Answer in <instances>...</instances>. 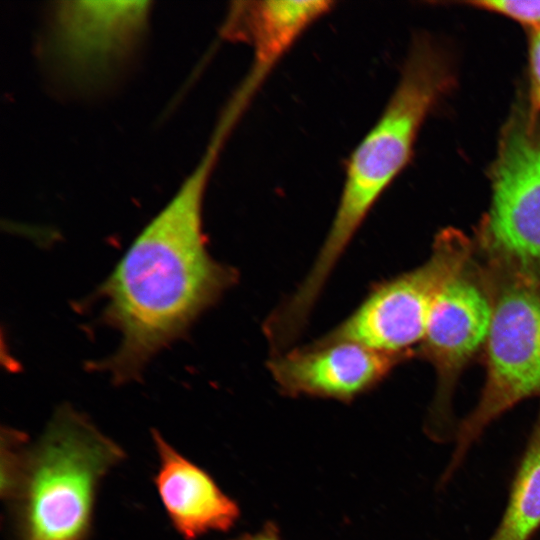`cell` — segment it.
<instances>
[{
  "mask_svg": "<svg viewBox=\"0 0 540 540\" xmlns=\"http://www.w3.org/2000/svg\"><path fill=\"white\" fill-rule=\"evenodd\" d=\"M474 248L464 233L441 231L424 263L375 285L345 320L317 341L355 342L404 361L417 355L436 298L472 259Z\"/></svg>",
  "mask_w": 540,
  "mask_h": 540,
  "instance_id": "obj_5",
  "label": "cell"
},
{
  "mask_svg": "<svg viewBox=\"0 0 540 540\" xmlns=\"http://www.w3.org/2000/svg\"><path fill=\"white\" fill-rule=\"evenodd\" d=\"M540 529V413L512 482L503 517L488 540H530Z\"/></svg>",
  "mask_w": 540,
  "mask_h": 540,
  "instance_id": "obj_12",
  "label": "cell"
},
{
  "mask_svg": "<svg viewBox=\"0 0 540 540\" xmlns=\"http://www.w3.org/2000/svg\"><path fill=\"white\" fill-rule=\"evenodd\" d=\"M230 132L217 123L198 164L100 288L104 320L120 334L103 367L118 382L138 376L238 279L210 255L202 223L206 185Z\"/></svg>",
  "mask_w": 540,
  "mask_h": 540,
  "instance_id": "obj_1",
  "label": "cell"
},
{
  "mask_svg": "<svg viewBox=\"0 0 540 540\" xmlns=\"http://www.w3.org/2000/svg\"><path fill=\"white\" fill-rule=\"evenodd\" d=\"M159 458L154 478L165 511L187 540L230 529L239 517L237 504L202 468L180 454L163 436L152 432Z\"/></svg>",
  "mask_w": 540,
  "mask_h": 540,
  "instance_id": "obj_10",
  "label": "cell"
},
{
  "mask_svg": "<svg viewBox=\"0 0 540 540\" xmlns=\"http://www.w3.org/2000/svg\"><path fill=\"white\" fill-rule=\"evenodd\" d=\"M125 454L85 415L59 407L25 451L5 498L15 540H86L97 490Z\"/></svg>",
  "mask_w": 540,
  "mask_h": 540,
  "instance_id": "obj_3",
  "label": "cell"
},
{
  "mask_svg": "<svg viewBox=\"0 0 540 540\" xmlns=\"http://www.w3.org/2000/svg\"><path fill=\"white\" fill-rule=\"evenodd\" d=\"M334 5L326 0L236 1L229 8L221 35L251 46L253 63L247 77L261 85L304 31Z\"/></svg>",
  "mask_w": 540,
  "mask_h": 540,
  "instance_id": "obj_11",
  "label": "cell"
},
{
  "mask_svg": "<svg viewBox=\"0 0 540 540\" xmlns=\"http://www.w3.org/2000/svg\"><path fill=\"white\" fill-rule=\"evenodd\" d=\"M492 197L478 231L488 263L540 281V118L517 113L492 169Z\"/></svg>",
  "mask_w": 540,
  "mask_h": 540,
  "instance_id": "obj_6",
  "label": "cell"
},
{
  "mask_svg": "<svg viewBox=\"0 0 540 540\" xmlns=\"http://www.w3.org/2000/svg\"><path fill=\"white\" fill-rule=\"evenodd\" d=\"M451 81V71L440 51L427 41H417L383 113L349 158L327 237L293 294L300 308L313 309L370 210L406 166L424 119Z\"/></svg>",
  "mask_w": 540,
  "mask_h": 540,
  "instance_id": "obj_2",
  "label": "cell"
},
{
  "mask_svg": "<svg viewBox=\"0 0 540 540\" xmlns=\"http://www.w3.org/2000/svg\"><path fill=\"white\" fill-rule=\"evenodd\" d=\"M403 361L355 342L315 340L273 354L268 369L286 395L346 402L375 388Z\"/></svg>",
  "mask_w": 540,
  "mask_h": 540,
  "instance_id": "obj_9",
  "label": "cell"
},
{
  "mask_svg": "<svg viewBox=\"0 0 540 540\" xmlns=\"http://www.w3.org/2000/svg\"><path fill=\"white\" fill-rule=\"evenodd\" d=\"M529 63L532 107L540 118V28L534 29L530 38Z\"/></svg>",
  "mask_w": 540,
  "mask_h": 540,
  "instance_id": "obj_14",
  "label": "cell"
},
{
  "mask_svg": "<svg viewBox=\"0 0 540 540\" xmlns=\"http://www.w3.org/2000/svg\"><path fill=\"white\" fill-rule=\"evenodd\" d=\"M233 540H280L278 531L272 525L254 534H247Z\"/></svg>",
  "mask_w": 540,
  "mask_h": 540,
  "instance_id": "obj_15",
  "label": "cell"
},
{
  "mask_svg": "<svg viewBox=\"0 0 540 540\" xmlns=\"http://www.w3.org/2000/svg\"><path fill=\"white\" fill-rule=\"evenodd\" d=\"M147 1H61L51 18V48L72 77L96 79L129 54L148 15Z\"/></svg>",
  "mask_w": 540,
  "mask_h": 540,
  "instance_id": "obj_8",
  "label": "cell"
},
{
  "mask_svg": "<svg viewBox=\"0 0 540 540\" xmlns=\"http://www.w3.org/2000/svg\"><path fill=\"white\" fill-rule=\"evenodd\" d=\"M468 4L509 17L533 30L540 28V0H476Z\"/></svg>",
  "mask_w": 540,
  "mask_h": 540,
  "instance_id": "obj_13",
  "label": "cell"
},
{
  "mask_svg": "<svg viewBox=\"0 0 540 540\" xmlns=\"http://www.w3.org/2000/svg\"><path fill=\"white\" fill-rule=\"evenodd\" d=\"M493 311L487 272L472 263L454 275L433 305L417 355L433 366L437 390L433 403L432 434L447 421L449 403L463 369L484 349Z\"/></svg>",
  "mask_w": 540,
  "mask_h": 540,
  "instance_id": "obj_7",
  "label": "cell"
},
{
  "mask_svg": "<svg viewBox=\"0 0 540 540\" xmlns=\"http://www.w3.org/2000/svg\"><path fill=\"white\" fill-rule=\"evenodd\" d=\"M488 264L493 311L480 398L457 431L448 479L483 431L518 403L540 397V281Z\"/></svg>",
  "mask_w": 540,
  "mask_h": 540,
  "instance_id": "obj_4",
  "label": "cell"
}]
</instances>
